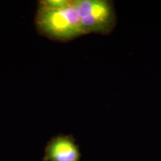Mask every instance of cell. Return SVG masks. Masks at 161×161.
<instances>
[{
  "label": "cell",
  "mask_w": 161,
  "mask_h": 161,
  "mask_svg": "<svg viewBox=\"0 0 161 161\" xmlns=\"http://www.w3.org/2000/svg\"><path fill=\"white\" fill-rule=\"evenodd\" d=\"M84 34H108L116 23L113 3L106 0L74 1Z\"/></svg>",
  "instance_id": "cell-2"
},
{
  "label": "cell",
  "mask_w": 161,
  "mask_h": 161,
  "mask_svg": "<svg viewBox=\"0 0 161 161\" xmlns=\"http://www.w3.org/2000/svg\"><path fill=\"white\" fill-rule=\"evenodd\" d=\"M36 21L40 31L53 39L71 40L84 35L74 1L40 2Z\"/></svg>",
  "instance_id": "cell-1"
},
{
  "label": "cell",
  "mask_w": 161,
  "mask_h": 161,
  "mask_svg": "<svg viewBox=\"0 0 161 161\" xmlns=\"http://www.w3.org/2000/svg\"><path fill=\"white\" fill-rule=\"evenodd\" d=\"M43 161H80L79 147L70 135L55 136L45 148Z\"/></svg>",
  "instance_id": "cell-3"
}]
</instances>
